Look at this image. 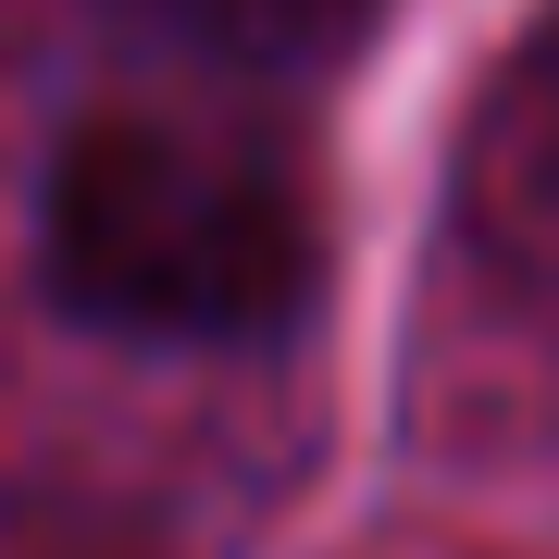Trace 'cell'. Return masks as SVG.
Here are the masks:
<instances>
[{"mask_svg": "<svg viewBox=\"0 0 559 559\" xmlns=\"http://www.w3.org/2000/svg\"><path fill=\"white\" fill-rule=\"evenodd\" d=\"M38 261H50V299L100 336L261 348L311 311L323 237L299 175L261 138L187 124V112H100L50 162Z\"/></svg>", "mask_w": 559, "mask_h": 559, "instance_id": "cell-1", "label": "cell"}, {"mask_svg": "<svg viewBox=\"0 0 559 559\" xmlns=\"http://www.w3.org/2000/svg\"><path fill=\"white\" fill-rule=\"evenodd\" d=\"M460 224L473 249L522 286H559V0L535 13L498 75L473 100V138H460Z\"/></svg>", "mask_w": 559, "mask_h": 559, "instance_id": "cell-2", "label": "cell"}, {"mask_svg": "<svg viewBox=\"0 0 559 559\" xmlns=\"http://www.w3.org/2000/svg\"><path fill=\"white\" fill-rule=\"evenodd\" d=\"M162 13H175L187 38L237 50V62H274V75H299V62L360 50V25H373L385 0H162Z\"/></svg>", "mask_w": 559, "mask_h": 559, "instance_id": "cell-3", "label": "cell"}]
</instances>
